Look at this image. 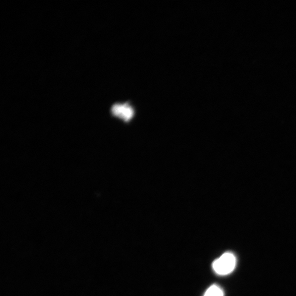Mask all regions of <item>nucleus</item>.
I'll list each match as a JSON object with an SVG mask.
<instances>
[{
	"label": "nucleus",
	"instance_id": "obj_2",
	"mask_svg": "<svg viewBox=\"0 0 296 296\" xmlns=\"http://www.w3.org/2000/svg\"><path fill=\"white\" fill-rule=\"evenodd\" d=\"M111 113L115 117L125 122H129L135 115L133 106L129 102L123 103H117L112 105L111 108Z\"/></svg>",
	"mask_w": 296,
	"mask_h": 296
},
{
	"label": "nucleus",
	"instance_id": "obj_3",
	"mask_svg": "<svg viewBox=\"0 0 296 296\" xmlns=\"http://www.w3.org/2000/svg\"><path fill=\"white\" fill-rule=\"evenodd\" d=\"M204 296H224V292L220 286L213 285L206 290Z\"/></svg>",
	"mask_w": 296,
	"mask_h": 296
},
{
	"label": "nucleus",
	"instance_id": "obj_1",
	"mask_svg": "<svg viewBox=\"0 0 296 296\" xmlns=\"http://www.w3.org/2000/svg\"><path fill=\"white\" fill-rule=\"evenodd\" d=\"M236 265V258L232 252H227L215 260L212 268L219 275H227L234 271Z\"/></svg>",
	"mask_w": 296,
	"mask_h": 296
}]
</instances>
